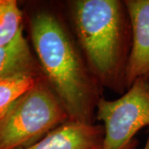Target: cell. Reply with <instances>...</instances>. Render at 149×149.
Here are the masks:
<instances>
[{
	"instance_id": "1",
	"label": "cell",
	"mask_w": 149,
	"mask_h": 149,
	"mask_svg": "<svg viewBox=\"0 0 149 149\" xmlns=\"http://www.w3.org/2000/svg\"><path fill=\"white\" fill-rule=\"evenodd\" d=\"M22 11L34 53L70 119L95 123L103 88L76 39L64 20L42 3L27 2Z\"/></svg>"
},
{
	"instance_id": "2",
	"label": "cell",
	"mask_w": 149,
	"mask_h": 149,
	"mask_svg": "<svg viewBox=\"0 0 149 149\" xmlns=\"http://www.w3.org/2000/svg\"><path fill=\"white\" fill-rule=\"evenodd\" d=\"M74 36L86 63L102 88L123 95L132 48V28L123 1L69 2Z\"/></svg>"
},
{
	"instance_id": "3",
	"label": "cell",
	"mask_w": 149,
	"mask_h": 149,
	"mask_svg": "<svg viewBox=\"0 0 149 149\" xmlns=\"http://www.w3.org/2000/svg\"><path fill=\"white\" fill-rule=\"evenodd\" d=\"M70 119L46 77L20 96L0 118V149H25Z\"/></svg>"
},
{
	"instance_id": "4",
	"label": "cell",
	"mask_w": 149,
	"mask_h": 149,
	"mask_svg": "<svg viewBox=\"0 0 149 149\" xmlns=\"http://www.w3.org/2000/svg\"><path fill=\"white\" fill-rule=\"evenodd\" d=\"M96 119L104 127L103 149H137V133L149 128V77L135 80L117 100L103 97Z\"/></svg>"
},
{
	"instance_id": "5",
	"label": "cell",
	"mask_w": 149,
	"mask_h": 149,
	"mask_svg": "<svg viewBox=\"0 0 149 149\" xmlns=\"http://www.w3.org/2000/svg\"><path fill=\"white\" fill-rule=\"evenodd\" d=\"M132 28V48L128 59L127 90L139 78L149 77V0L123 1Z\"/></svg>"
},
{
	"instance_id": "6",
	"label": "cell",
	"mask_w": 149,
	"mask_h": 149,
	"mask_svg": "<svg viewBox=\"0 0 149 149\" xmlns=\"http://www.w3.org/2000/svg\"><path fill=\"white\" fill-rule=\"evenodd\" d=\"M104 127L69 119L25 149H103Z\"/></svg>"
},
{
	"instance_id": "7",
	"label": "cell",
	"mask_w": 149,
	"mask_h": 149,
	"mask_svg": "<svg viewBox=\"0 0 149 149\" xmlns=\"http://www.w3.org/2000/svg\"><path fill=\"white\" fill-rule=\"evenodd\" d=\"M18 74L45 76L24 32L9 46L0 47V79Z\"/></svg>"
},
{
	"instance_id": "8",
	"label": "cell",
	"mask_w": 149,
	"mask_h": 149,
	"mask_svg": "<svg viewBox=\"0 0 149 149\" xmlns=\"http://www.w3.org/2000/svg\"><path fill=\"white\" fill-rule=\"evenodd\" d=\"M24 30V13L16 0H0V47L13 42Z\"/></svg>"
},
{
	"instance_id": "9",
	"label": "cell",
	"mask_w": 149,
	"mask_h": 149,
	"mask_svg": "<svg viewBox=\"0 0 149 149\" xmlns=\"http://www.w3.org/2000/svg\"><path fill=\"white\" fill-rule=\"evenodd\" d=\"M46 76L18 74L0 79V118L10 106L38 80Z\"/></svg>"
},
{
	"instance_id": "10",
	"label": "cell",
	"mask_w": 149,
	"mask_h": 149,
	"mask_svg": "<svg viewBox=\"0 0 149 149\" xmlns=\"http://www.w3.org/2000/svg\"><path fill=\"white\" fill-rule=\"evenodd\" d=\"M143 149H149V128L148 131V138H147L146 143H145V145H144L143 148Z\"/></svg>"
}]
</instances>
